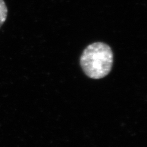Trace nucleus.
Here are the masks:
<instances>
[{
    "mask_svg": "<svg viewBox=\"0 0 147 147\" xmlns=\"http://www.w3.org/2000/svg\"><path fill=\"white\" fill-rule=\"evenodd\" d=\"M80 63L83 71L88 77L93 79H102L112 70L113 63L112 49L101 42L91 44L84 50Z\"/></svg>",
    "mask_w": 147,
    "mask_h": 147,
    "instance_id": "nucleus-1",
    "label": "nucleus"
},
{
    "mask_svg": "<svg viewBox=\"0 0 147 147\" xmlns=\"http://www.w3.org/2000/svg\"><path fill=\"white\" fill-rule=\"evenodd\" d=\"M7 7L4 0H0V28L5 22L7 17Z\"/></svg>",
    "mask_w": 147,
    "mask_h": 147,
    "instance_id": "nucleus-2",
    "label": "nucleus"
}]
</instances>
